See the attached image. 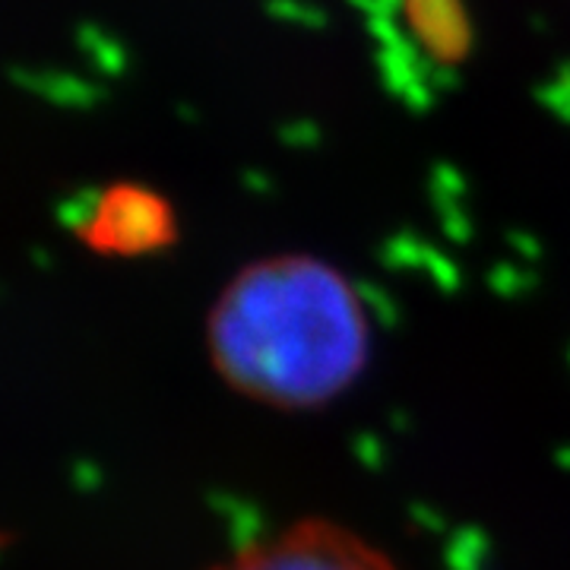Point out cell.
<instances>
[{
	"label": "cell",
	"mask_w": 570,
	"mask_h": 570,
	"mask_svg": "<svg viewBox=\"0 0 570 570\" xmlns=\"http://www.w3.org/2000/svg\"><path fill=\"white\" fill-rule=\"evenodd\" d=\"M77 232L92 250L137 257L171 245L178 235V223L171 206L153 190L137 184H118L96 200Z\"/></svg>",
	"instance_id": "cell-3"
},
{
	"label": "cell",
	"mask_w": 570,
	"mask_h": 570,
	"mask_svg": "<svg viewBox=\"0 0 570 570\" xmlns=\"http://www.w3.org/2000/svg\"><path fill=\"white\" fill-rule=\"evenodd\" d=\"M206 355L245 400L305 412L362 377L371 324L346 273L314 254H269L223 285L206 314Z\"/></svg>",
	"instance_id": "cell-1"
},
{
	"label": "cell",
	"mask_w": 570,
	"mask_h": 570,
	"mask_svg": "<svg viewBox=\"0 0 570 570\" xmlns=\"http://www.w3.org/2000/svg\"><path fill=\"white\" fill-rule=\"evenodd\" d=\"M209 570H400V564L343 523L305 517L247 542Z\"/></svg>",
	"instance_id": "cell-2"
}]
</instances>
